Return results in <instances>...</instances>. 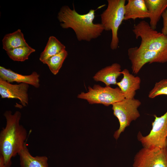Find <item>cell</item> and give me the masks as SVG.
Returning <instances> with one entry per match:
<instances>
[{"instance_id": "11", "label": "cell", "mask_w": 167, "mask_h": 167, "mask_svg": "<svg viewBox=\"0 0 167 167\" xmlns=\"http://www.w3.org/2000/svg\"><path fill=\"white\" fill-rule=\"evenodd\" d=\"M39 77L40 75L36 71L30 75H23L0 66V79L10 83L15 82L26 83L38 88L40 86Z\"/></svg>"}, {"instance_id": "19", "label": "cell", "mask_w": 167, "mask_h": 167, "mask_svg": "<svg viewBox=\"0 0 167 167\" xmlns=\"http://www.w3.org/2000/svg\"><path fill=\"white\" fill-rule=\"evenodd\" d=\"M67 55L68 52L65 50L50 57L43 63L46 64L51 72L56 75L59 72Z\"/></svg>"}, {"instance_id": "2", "label": "cell", "mask_w": 167, "mask_h": 167, "mask_svg": "<svg viewBox=\"0 0 167 167\" xmlns=\"http://www.w3.org/2000/svg\"><path fill=\"white\" fill-rule=\"evenodd\" d=\"M73 6L72 10L66 5L60 8L57 18L61 27L72 29L79 41H90L100 36L104 29L101 23H93L95 10L91 9L87 13L82 15L77 13Z\"/></svg>"}, {"instance_id": "15", "label": "cell", "mask_w": 167, "mask_h": 167, "mask_svg": "<svg viewBox=\"0 0 167 167\" xmlns=\"http://www.w3.org/2000/svg\"><path fill=\"white\" fill-rule=\"evenodd\" d=\"M18 155L20 167H48V158L45 156H33L30 153L26 142Z\"/></svg>"}, {"instance_id": "8", "label": "cell", "mask_w": 167, "mask_h": 167, "mask_svg": "<svg viewBox=\"0 0 167 167\" xmlns=\"http://www.w3.org/2000/svg\"><path fill=\"white\" fill-rule=\"evenodd\" d=\"M129 59L131 64L133 73L137 74L146 63L167 62V52L150 51L139 46L128 49Z\"/></svg>"}, {"instance_id": "23", "label": "cell", "mask_w": 167, "mask_h": 167, "mask_svg": "<svg viewBox=\"0 0 167 167\" xmlns=\"http://www.w3.org/2000/svg\"><path fill=\"white\" fill-rule=\"evenodd\" d=\"M0 167H6L2 156L0 154Z\"/></svg>"}, {"instance_id": "10", "label": "cell", "mask_w": 167, "mask_h": 167, "mask_svg": "<svg viewBox=\"0 0 167 167\" xmlns=\"http://www.w3.org/2000/svg\"><path fill=\"white\" fill-rule=\"evenodd\" d=\"M29 84L24 83L13 84L0 79V94L2 98L19 99L22 105L28 104Z\"/></svg>"}, {"instance_id": "18", "label": "cell", "mask_w": 167, "mask_h": 167, "mask_svg": "<svg viewBox=\"0 0 167 167\" xmlns=\"http://www.w3.org/2000/svg\"><path fill=\"white\" fill-rule=\"evenodd\" d=\"M66 50L65 46L55 37L50 36L46 45L41 54L40 60L42 62L50 57L55 55Z\"/></svg>"}, {"instance_id": "12", "label": "cell", "mask_w": 167, "mask_h": 167, "mask_svg": "<svg viewBox=\"0 0 167 167\" xmlns=\"http://www.w3.org/2000/svg\"><path fill=\"white\" fill-rule=\"evenodd\" d=\"M121 73L123 75V78L120 82H117V85L121 90L125 98H134L136 91L140 88V78L130 73L126 69L122 71Z\"/></svg>"}, {"instance_id": "1", "label": "cell", "mask_w": 167, "mask_h": 167, "mask_svg": "<svg viewBox=\"0 0 167 167\" xmlns=\"http://www.w3.org/2000/svg\"><path fill=\"white\" fill-rule=\"evenodd\" d=\"M6 125L0 133V154L3 157L6 167L11 165V158L18 155L27 137L26 129L20 124L21 117L20 112L12 114L10 110L4 113Z\"/></svg>"}, {"instance_id": "3", "label": "cell", "mask_w": 167, "mask_h": 167, "mask_svg": "<svg viewBox=\"0 0 167 167\" xmlns=\"http://www.w3.org/2000/svg\"><path fill=\"white\" fill-rule=\"evenodd\" d=\"M107 8L101 14V23L104 30L112 31L110 47L117 49L119 42L118 31L124 20L125 0H108Z\"/></svg>"}, {"instance_id": "13", "label": "cell", "mask_w": 167, "mask_h": 167, "mask_svg": "<svg viewBox=\"0 0 167 167\" xmlns=\"http://www.w3.org/2000/svg\"><path fill=\"white\" fill-rule=\"evenodd\" d=\"M124 20L149 18V13L145 0H128L125 6Z\"/></svg>"}, {"instance_id": "20", "label": "cell", "mask_w": 167, "mask_h": 167, "mask_svg": "<svg viewBox=\"0 0 167 167\" xmlns=\"http://www.w3.org/2000/svg\"><path fill=\"white\" fill-rule=\"evenodd\" d=\"M35 50L30 46H22L6 52L10 59L15 61L24 62L27 60L30 55Z\"/></svg>"}, {"instance_id": "4", "label": "cell", "mask_w": 167, "mask_h": 167, "mask_svg": "<svg viewBox=\"0 0 167 167\" xmlns=\"http://www.w3.org/2000/svg\"><path fill=\"white\" fill-rule=\"evenodd\" d=\"M132 31L136 39H141L139 47L150 51L167 52V35L153 29L147 22L140 21Z\"/></svg>"}, {"instance_id": "17", "label": "cell", "mask_w": 167, "mask_h": 167, "mask_svg": "<svg viewBox=\"0 0 167 167\" xmlns=\"http://www.w3.org/2000/svg\"><path fill=\"white\" fill-rule=\"evenodd\" d=\"M3 49L6 52L22 46H28L23 33L20 29L6 34L2 40Z\"/></svg>"}, {"instance_id": "9", "label": "cell", "mask_w": 167, "mask_h": 167, "mask_svg": "<svg viewBox=\"0 0 167 167\" xmlns=\"http://www.w3.org/2000/svg\"><path fill=\"white\" fill-rule=\"evenodd\" d=\"M133 166L167 167V147H143L135 156Z\"/></svg>"}, {"instance_id": "16", "label": "cell", "mask_w": 167, "mask_h": 167, "mask_svg": "<svg viewBox=\"0 0 167 167\" xmlns=\"http://www.w3.org/2000/svg\"><path fill=\"white\" fill-rule=\"evenodd\" d=\"M149 13V24L156 30L157 25L167 8V0H145Z\"/></svg>"}, {"instance_id": "22", "label": "cell", "mask_w": 167, "mask_h": 167, "mask_svg": "<svg viewBox=\"0 0 167 167\" xmlns=\"http://www.w3.org/2000/svg\"><path fill=\"white\" fill-rule=\"evenodd\" d=\"M161 17L163 19V27L161 32L167 35V9L163 12Z\"/></svg>"}, {"instance_id": "21", "label": "cell", "mask_w": 167, "mask_h": 167, "mask_svg": "<svg viewBox=\"0 0 167 167\" xmlns=\"http://www.w3.org/2000/svg\"><path fill=\"white\" fill-rule=\"evenodd\" d=\"M161 95H167V79H164L156 83L148 96L150 98H154Z\"/></svg>"}, {"instance_id": "6", "label": "cell", "mask_w": 167, "mask_h": 167, "mask_svg": "<svg viewBox=\"0 0 167 167\" xmlns=\"http://www.w3.org/2000/svg\"><path fill=\"white\" fill-rule=\"evenodd\" d=\"M88 88V92H81L78 95L77 97L87 100L90 104H102L109 106L125 99L118 87L113 88L110 86L103 87L95 84L92 88L89 86Z\"/></svg>"}, {"instance_id": "14", "label": "cell", "mask_w": 167, "mask_h": 167, "mask_svg": "<svg viewBox=\"0 0 167 167\" xmlns=\"http://www.w3.org/2000/svg\"><path fill=\"white\" fill-rule=\"evenodd\" d=\"M121 66L117 63H113L97 72L93 77L96 81L104 83L106 86L117 85V79L121 74Z\"/></svg>"}, {"instance_id": "5", "label": "cell", "mask_w": 167, "mask_h": 167, "mask_svg": "<svg viewBox=\"0 0 167 167\" xmlns=\"http://www.w3.org/2000/svg\"><path fill=\"white\" fill-rule=\"evenodd\" d=\"M141 105V102L139 100L134 98H125L112 105L113 114L118 118L119 123V128L113 135L115 139H118L132 121L136 120L140 117L138 109Z\"/></svg>"}, {"instance_id": "7", "label": "cell", "mask_w": 167, "mask_h": 167, "mask_svg": "<svg viewBox=\"0 0 167 167\" xmlns=\"http://www.w3.org/2000/svg\"><path fill=\"white\" fill-rule=\"evenodd\" d=\"M155 119L152 123V128L147 135L143 136L139 132L138 140L143 147H167V111L163 115L158 117L154 115Z\"/></svg>"}]
</instances>
